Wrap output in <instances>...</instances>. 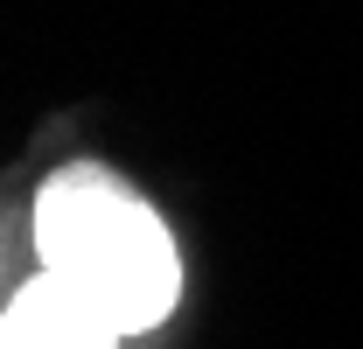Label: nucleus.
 I'll list each match as a JSON object with an SVG mask.
<instances>
[{
    "mask_svg": "<svg viewBox=\"0 0 363 349\" xmlns=\"http://www.w3.org/2000/svg\"><path fill=\"white\" fill-rule=\"evenodd\" d=\"M35 245L43 272L70 279L91 307L112 314L119 336H147L182 301V252L168 223L140 203L119 174L70 161L35 196Z\"/></svg>",
    "mask_w": 363,
    "mask_h": 349,
    "instance_id": "obj_1",
    "label": "nucleus"
},
{
    "mask_svg": "<svg viewBox=\"0 0 363 349\" xmlns=\"http://www.w3.org/2000/svg\"><path fill=\"white\" fill-rule=\"evenodd\" d=\"M0 349H119V328L70 279L35 272L0 314Z\"/></svg>",
    "mask_w": 363,
    "mask_h": 349,
    "instance_id": "obj_2",
    "label": "nucleus"
}]
</instances>
